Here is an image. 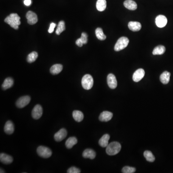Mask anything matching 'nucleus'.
Here are the masks:
<instances>
[{
  "label": "nucleus",
  "mask_w": 173,
  "mask_h": 173,
  "mask_svg": "<svg viewBox=\"0 0 173 173\" xmlns=\"http://www.w3.org/2000/svg\"><path fill=\"white\" fill-rule=\"evenodd\" d=\"M121 149V145L116 141L111 142L106 147V152L109 155L113 156L117 155Z\"/></svg>",
  "instance_id": "nucleus-1"
},
{
  "label": "nucleus",
  "mask_w": 173,
  "mask_h": 173,
  "mask_svg": "<svg viewBox=\"0 0 173 173\" xmlns=\"http://www.w3.org/2000/svg\"><path fill=\"white\" fill-rule=\"evenodd\" d=\"M93 79L91 75L87 74L82 77V86L85 90H91L93 85Z\"/></svg>",
  "instance_id": "nucleus-2"
},
{
  "label": "nucleus",
  "mask_w": 173,
  "mask_h": 173,
  "mask_svg": "<svg viewBox=\"0 0 173 173\" xmlns=\"http://www.w3.org/2000/svg\"><path fill=\"white\" fill-rule=\"evenodd\" d=\"M129 40L126 37H122L118 40L115 46V51L119 52L126 48L129 43Z\"/></svg>",
  "instance_id": "nucleus-3"
},
{
  "label": "nucleus",
  "mask_w": 173,
  "mask_h": 173,
  "mask_svg": "<svg viewBox=\"0 0 173 173\" xmlns=\"http://www.w3.org/2000/svg\"><path fill=\"white\" fill-rule=\"evenodd\" d=\"M38 155L40 157L44 158H48L51 156L52 155V152L51 150L45 146H39L37 149Z\"/></svg>",
  "instance_id": "nucleus-4"
},
{
  "label": "nucleus",
  "mask_w": 173,
  "mask_h": 173,
  "mask_svg": "<svg viewBox=\"0 0 173 173\" xmlns=\"http://www.w3.org/2000/svg\"><path fill=\"white\" fill-rule=\"evenodd\" d=\"M31 98L29 96H23L17 101L16 105L19 108H23L30 102Z\"/></svg>",
  "instance_id": "nucleus-5"
},
{
  "label": "nucleus",
  "mask_w": 173,
  "mask_h": 173,
  "mask_svg": "<svg viewBox=\"0 0 173 173\" xmlns=\"http://www.w3.org/2000/svg\"><path fill=\"white\" fill-rule=\"evenodd\" d=\"M43 108L40 105H37L34 107L32 111V116L35 119H39L43 115Z\"/></svg>",
  "instance_id": "nucleus-6"
},
{
  "label": "nucleus",
  "mask_w": 173,
  "mask_h": 173,
  "mask_svg": "<svg viewBox=\"0 0 173 173\" xmlns=\"http://www.w3.org/2000/svg\"><path fill=\"white\" fill-rule=\"evenodd\" d=\"M107 84L110 88L115 89L117 86V82L115 75L110 74L107 76Z\"/></svg>",
  "instance_id": "nucleus-7"
},
{
  "label": "nucleus",
  "mask_w": 173,
  "mask_h": 173,
  "mask_svg": "<svg viewBox=\"0 0 173 173\" xmlns=\"http://www.w3.org/2000/svg\"><path fill=\"white\" fill-rule=\"evenodd\" d=\"M27 23L30 25H34L38 22V17L36 14L33 12H27L26 14Z\"/></svg>",
  "instance_id": "nucleus-8"
},
{
  "label": "nucleus",
  "mask_w": 173,
  "mask_h": 173,
  "mask_svg": "<svg viewBox=\"0 0 173 173\" xmlns=\"http://www.w3.org/2000/svg\"><path fill=\"white\" fill-rule=\"evenodd\" d=\"M67 131L65 128H62L55 134L54 138L56 141H61L67 136Z\"/></svg>",
  "instance_id": "nucleus-9"
},
{
  "label": "nucleus",
  "mask_w": 173,
  "mask_h": 173,
  "mask_svg": "<svg viewBox=\"0 0 173 173\" xmlns=\"http://www.w3.org/2000/svg\"><path fill=\"white\" fill-rule=\"evenodd\" d=\"M167 23V19L166 16L163 15L157 16L155 19V23L158 27L162 28L166 26Z\"/></svg>",
  "instance_id": "nucleus-10"
},
{
  "label": "nucleus",
  "mask_w": 173,
  "mask_h": 173,
  "mask_svg": "<svg viewBox=\"0 0 173 173\" xmlns=\"http://www.w3.org/2000/svg\"><path fill=\"white\" fill-rule=\"evenodd\" d=\"M145 71L143 69L140 68L136 70L133 75V80L134 82H139L145 76Z\"/></svg>",
  "instance_id": "nucleus-11"
},
{
  "label": "nucleus",
  "mask_w": 173,
  "mask_h": 173,
  "mask_svg": "<svg viewBox=\"0 0 173 173\" xmlns=\"http://www.w3.org/2000/svg\"><path fill=\"white\" fill-rule=\"evenodd\" d=\"M113 114L108 111H104L99 116V120L102 122H108L112 119Z\"/></svg>",
  "instance_id": "nucleus-12"
},
{
  "label": "nucleus",
  "mask_w": 173,
  "mask_h": 173,
  "mask_svg": "<svg viewBox=\"0 0 173 173\" xmlns=\"http://www.w3.org/2000/svg\"><path fill=\"white\" fill-rule=\"evenodd\" d=\"M0 161L4 164H10L13 161V158L11 156L1 153L0 155Z\"/></svg>",
  "instance_id": "nucleus-13"
},
{
  "label": "nucleus",
  "mask_w": 173,
  "mask_h": 173,
  "mask_svg": "<svg viewBox=\"0 0 173 173\" xmlns=\"http://www.w3.org/2000/svg\"><path fill=\"white\" fill-rule=\"evenodd\" d=\"M124 5L126 8L130 10H136L138 7L136 2L132 0H126L124 3Z\"/></svg>",
  "instance_id": "nucleus-14"
},
{
  "label": "nucleus",
  "mask_w": 173,
  "mask_h": 173,
  "mask_svg": "<svg viewBox=\"0 0 173 173\" xmlns=\"http://www.w3.org/2000/svg\"><path fill=\"white\" fill-rule=\"evenodd\" d=\"M128 28L133 31H138L141 29V25L138 22L131 21L128 24Z\"/></svg>",
  "instance_id": "nucleus-15"
},
{
  "label": "nucleus",
  "mask_w": 173,
  "mask_h": 173,
  "mask_svg": "<svg viewBox=\"0 0 173 173\" xmlns=\"http://www.w3.org/2000/svg\"><path fill=\"white\" fill-rule=\"evenodd\" d=\"M82 155L84 158L94 159L96 157V152L93 149H87L84 151Z\"/></svg>",
  "instance_id": "nucleus-16"
},
{
  "label": "nucleus",
  "mask_w": 173,
  "mask_h": 173,
  "mask_svg": "<svg viewBox=\"0 0 173 173\" xmlns=\"http://www.w3.org/2000/svg\"><path fill=\"white\" fill-rule=\"evenodd\" d=\"M4 130L7 134H12L14 133V125L11 121H8L6 122L4 127Z\"/></svg>",
  "instance_id": "nucleus-17"
},
{
  "label": "nucleus",
  "mask_w": 173,
  "mask_h": 173,
  "mask_svg": "<svg viewBox=\"0 0 173 173\" xmlns=\"http://www.w3.org/2000/svg\"><path fill=\"white\" fill-rule=\"evenodd\" d=\"M110 138V136L109 135L107 134L104 135L99 141V145L101 147L103 148H106V147L108 145Z\"/></svg>",
  "instance_id": "nucleus-18"
},
{
  "label": "nucleus",
  "mask_w": 173,
  "mask_h": 173,
  "mask_svg": "<svg viewBox=\"0 0 173 173\" xmlns=\"http://www.w3.org/2000/svg\"><path fill=\"white\" fill-rule=\"evenodd\" d=\"M171 74L168 71H164V72L161 74L160 77V80L162 83L163 84H167L170 81V77Z\"/></svg>",
  "instance_id": "nucleus-19"
},
{
  "label": "nucleus",
  "mask_w": 173,
  "mask_h": 173,
  "mask_svg": "<svg viewBox=\"0 0 173 173\" xmlns=\"http://www.w3.org/2000/svg\"><path fill=\"white\" fill-rule=\"evenodd\" d=\"M14 85V80L11 77L6 78L2 84V88L4 90H7Z\"/></svg>",
  "instance_id": "nucleus-20"
},
{
  "label": "nucleus",
  "mask_w": 173,
  "mask_h": 173,
  "mask_svg": "<svg viewBox=\"0 0 173 173\" xmlns=\"http://www.w3.org/2000/svg\"><path fill=\"white\" fill-rule=\"evenodd\" d=\"M63 66L61 64H55L52 66L50 69V72L52 75H57L63 70Z\"/></svg>",
  "instance_id": "nucleus-21"
},
{
  "label": "nucleus",
  "mask_w": 173,
  "mask_h": 173,
  "mask_svg": "<svg viewBox=\"0 0 173 173\" xmlns=\"http://www.w3.org/2000/svg\"><path fill=\"white\" fill-rule=\"evenodd\" d=\"M72 115L73 119L77 122H80L83 120V113L81 111L75 110V111H73Z\"/></svg>",
  "instance_id": "nucleus-22"
},
{
  "label": "nucleus",
  "mask_w": 173,
  "mask_h": 173,
  "mask_svg": "<svg viewBox=\"0 0 173 173\" xmlns=\"http://www.w3.org/2000/svg\"><path fill=\"white\" fill-rule=\"evenodd\" d=\"M77 143V138H76V137H70L66 141V146L67 149L72 148V147Z\"/></svg>",
  "instance_id": "nucleus-23"
},
{
  "label": "nucleus",
  "mask_w": 173,
  "mask_h": 173,
  "mask_svg": "<svg viewBox=\"0 0 173 173\" xmlns=\"http://www.w3.org/2000/svg\"><path fill=\"white\" fill-rule=\"evenodd\" d=\"M107 3L106 0H98L96 3V8L99 11H103L106 9Z\"/></svg>",
  "instance_id": "nucleus-24"
},
{
  "label": "nucleus",
  "mask_w": 173,
  "mask_h": 173,
  "mask_svg": "<svg viewBox=\"0 0 173 173\" xmlns=\"http://www.w3.org/2000/svg\"><path fill=\"white\" fill-rule=\"evenodd\" d=\"M166 52V48L163 45H159L155 48L152 54L153 55H162L164 54Z\"/></svg>",
  "instance_id": "nucleus-25"
},
{
  "label": "nucleus",
  "mask_w": 173,
  "mask_h": 173,
  "mask_svg": "<svg viewBox=\"0 0 173 173\" xmlns=\"http://www.w3.org/2000/svg\"><path fill=\"white\" fill-rule=\"evenodd\" d=\"M96 36L98 39L101 40H104L106 38V35L103 33V30L100 27H98L95 30Z\"/></svg>",
  "instance_id": "nucleus-26"
},
{
  "label": "nucleus",
  "mask_w": 173,
  "mask_h": 173,
  "mask_svg": "<svg viewBox=\"0 0 173 173\" xmlns=\"http://www.w3.org/2000/svg\"><path fill=\"white\" fill-rule=\"evenodd\" d=\"M144 156L146 158V160L149 162H153L155 159L152 152L149 151H145L144 152Z\"/></svg>",
  "instance_id": "nucleus-27"
},
{
  "label": "nucleus",
  "mask_w": 173,
  "mask_h": 173,
  "mask_svg": "<svg viewBox=\"0 0 173 173\" xmlns=\"http://www.w3.org/2000/svg\"><path fill=\"white\" fill-rule=\"evenodd\" d=\"M65 29H66V27H65V22L64 21H61L59 22L57 28L56 29L55 33L57 35H60L61 33L65 30Z\"/></svg>",
  "instance_id": "nucleus-28"
},
{
  "label": "nucleus",
  "mask_w": 173,
  "mask_h": 173,
  "mask_svg": "<svg viewBox=\"0 0 173 173\" xmlns=\"http://www.w3.org/2000/svg\"><path fill=\"white\" fill-rule=\"evenodd\" d=\"M38 56V55L37 52H31L30 54H29L28 55L27 57V61L29 63L34 62H35Z\"/></svg>",
  "instance_id": "nucleus-29"
},
{
  "label": "nucleus",
  "mask_w": 173,
  "mask_h": 173,
  "mask_svg": "<svg viewBox=\"0 0 173 173\" xmlns=\"http://www.w3.org/2000/svg\"><path fill=\"white\" fill-rule=\"evenodd\" d=\"M4 22L7 23L8 25H10L13 29H18V26L15 24V22L11 18L10 16H8L6 18L4 19Z\"/></svg>",
  "instance_id": "nucleus-30"
},
{
  "label": "nucleus",
  "mask_w": 173,
  "mask_h": 173,
  "mask_svg": "<svg viewBox=\"0 0 173 173\" xmlns=\"http://www.w3.org/2000/svg\"><path fill=\"white\" fill-rule=\"evenodd\" d=\"M9 16L11 17V18L15 22V24L18 25V26H19L21 24L20 16H19L18 14L13 13V14H10Z\"/></svg>",
  "instance_id": "nucleus-31"
},
{
  "label": "nucleus",
  "mask_w": 173,
  "mask_h": 173,
  "mask_svg": "<svg viewBox=\"0 0 173 173\" xmlns=\"http://www.w3.org/2000/svg\"><path fill=\"white\" fill-rule=\"evenodd\" d=\"M122 171L124 173H133L136 171V168L130 166H124L122 169Z\"/></svg>",
  "instance_id": "nucleus-32"
},
{
  "label": "nucleus",
  "mask_w": 173,
  "mask_h": 173,
  "mask_svg": "<svg viewBox=\"0 0 173 173\" xmlns=\"http://www.w3.org/2000/svg\"><path fill=\"white\" fill-rule=\"evenodd\" d=\"M68 173H80V170L76 167H71L69 168L67 171Z\"/></svg>",
  "instance_id": "nucleus-33"
},
{
  "label": "nucleus",
  "mask_w": 173,
  "mask_h": 173,
  "mask_svg": "<svg viewBox=\"0 0 173 173\" xmlns=\"http://www.w3.org/2000/svg\"><path fill=\"white\" fill-rule=\"evenodd\" d=\"M80 39L84 44L87 43H88V35L86 33L83 32L81 34V36Z\"/></svg>",
  "instance_id": "nucleus-34"
},
{
  "label": "nucleus",
  "mask_w": 173,
  "mask_h": 173,
  "mask_svg": "<svg viewBox=\"0 0 173 173\" xmlns=\"http://www.w3.org/2000/svg\"><path fill=\"white\" fill-rule=\"evenodd\" d=\"M55 26H56V24L54 23H52L51 24H50V27H49V30H48V32L50 33H52L54 32Z\"/></svg>",
  "instance_id": "nucleus-35"
},
{
  "label": "nucleus",
  "mask_w": 173,
  "mask_h": 173,
  "mask_svg": "<svg viewBox=\"0 0 173 173\" xmlns=\"http://www.w3.org/2000/svg\"><path fill=\"white\" fill-rule=\"evenodd\" d=\"M76 43L77 46H79L80 47H82L84 44L82 42L80 38L77 39V40H76Z\"/></svg>",
  "instance_id": "nucleus-36"
},
{
  "label": "nucleus",
  "mask_w": 173,
  "mask_h": 173,
  "mask_svg": "<svg viewBox=\"0 0 173 173\" xmlns=\"http://www.w3.org/2000/svg\"><path fill=\"white\" fill-rule=\"evenodd\" d=\"M31 4V0H25L24 1V4L26 6H29Z\"/></svg>",
  "instance_id": "nucleus-37"
},
{
  "label": "nucleus",
  "mask_w": 173,
  "mask_h": 173,
  "mask_svg": "<svg viewBox=\"0 0 173 173\" xmlns=\"http://www.w3.org/2000/svg\"><path fill=\"white\" fill-rule=\"evenodd\" d=\"M0 173H5V172H4V171H3V170L1 169V172H0Z\"/></svg>",
  "instance_id": "nucleus-38"
}]
</instances>
